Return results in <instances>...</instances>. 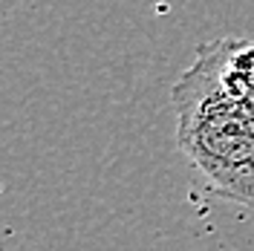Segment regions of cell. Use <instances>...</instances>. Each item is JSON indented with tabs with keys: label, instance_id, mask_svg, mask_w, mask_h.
Segmentation results:
<instances>
[{
	"label": "cell",
	"instance_id": "6da1fadb",
	"mask_svg": "<svg viewBox=\"0 0 254 251\" xmlns=\"http://www.w3.org/2000/svg\"><path fill=\"white\" fill-rule=\"evenodd\" d=\"M179 150L222 199L254 208V98L222 90L199 55L171 90Z\"/></svg>",
	"mask_w": 254,
	"mask_h": 251
}]
</instances>
